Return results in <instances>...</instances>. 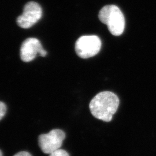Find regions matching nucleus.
I'll return each mask as SVG.
<instances>
[{
	"label": "nucleus",
	"instance_id": "obj_2",
	"mask_svg": "<svg viewBox=\"0 0 156 156\" xmlns=\"http://www.w3.org/2000/svg\"><path fill=\"white\" fill-rule=\"evenodd\" d=\"M98 17L101 22L107 25L112 35L119 36L123 34L125 28V19L117 6H105L101 9Z\"/></svg>",
	"mask_w": 156,
	"mask_h": 156
},
{
	"label": "nucleus",
	"instance_id": "obj_4",
	"mask_svg": "<svg viewBox=\"0 0 156 156\" xmlns=\"http://www.w3.org/2000/svg\"><path fill=\"white\" fill-rule=\"evenodd\" d=\"M65 138L66 134L63 131L60 129H52L49 133L39 136V147L45 154H50L60 149Z\"/></svg>",
	"mask_w": 156,
	"mask_h": 156
},
{
	"label": "nucleus",
	"instance_id": "obj_9",
	"mask_svg": "<svg viewBox=\"0 0 156 156\" xmlns=\"http://www.w3.org/2000/svg\"><path fill=\"white\" fill-rule=\"evenodd\" d=\"M13 156H31V155L27 151H20Z\"/></svg>",
	"mask_w": 156,
	"mask_h": 156
},
{
	"label": "nucleus",
	"instance_id": "obj_3",
	"mask_svg": "<svg viewBox=\"0 0 156 156\" xmlns=\"http://www.w3.org/2000/svg\"><path fill=\"white\" fill-rule=\"evenodd\" d=\"M101 48V41L96 35H84L80 37L75 44V51L82 58H88L98 53Z\"/></svg>",
	"mask_w": 156,
	"mask_h": 156
},
{
	"label": "nucleus",
	"instance_id": "obj_1",
	"mask_svg": "<svg viewBox=\"0 0 156 156\" xmlns=\"http://www.w3.org/2000/svg\"><path fill=\"white\" fill-rule=\"evenodd\" d=\"M120 101L111 91H103L96 95L90 103V109L94 117L105 122H111L117 111Z\"/></svg>",
	"mask_w": 156,
	"mask_h": 156
},
{
	"label": "nucleus",
	"instance_id": "obj_10",
	"mask_svg": "<svg viewBox=\"0 0 156 156\" xmlns=\"http://www.w3.org/2000/svg\"><path fill=\"white\" fill-rule=\"evenodd\" d=\"M0 156H2V153L1 151H0Z\"/></svg>",
	"mask_w": 156,
	"mask_h": 156
},
{
	"label": "nucleus",
	"instance_id": "obj_6",
	"mask_svg": "<svg viewBox=\"0 0 156 156\" xmlns=\"http://www.w3.org/2000/svg\"><path fill=\"white\" fill-rule=\"evenodd\" d=\"M38 54L42 57L47 55V51L44 49L38 39L29 38L23 42L20 48V57L23 62H31Z\"/></svg>",
	"mask_w": 156,
	"mask_h": 156
},
{
	"label": "nucleus",
	"instance_id": "obj_7",
	"mask_svg": "<svg viewBox=\"0 0 156 156\" xmlns=\"http://www.w3.org/2000/svg\"><path fill=\"white\" fill-rule=\"evenodd\" d=\"M49 156H69V155L66 151L60 149L57 151L50 153Z\"/></svg>",
	"mask_w": 156,
	"mask_h": 156
},
{
	"label": "nucleus",
	"instance_id": "obj_5",
	"mask_svg": "<svg viewBox=\"0 0 156 156\" xmlns=\"http://www.w3.org/2000/svg\"><path fill=\"white\" fill-rule=\"evenodd\" d=\"M42 16V9L38 3L31 1L24 6L22 14L17 17V23L23 28L32 27Z\"/></svg>",
	"mask_w": 156,
	"mask_h": 156
},
{
	"label": "nucleus",
	"instance_id": "obj_8",
	"mask_svg": "<svg viewBox=\"0 0 156 156\" xmlns=\"http://www.w3.org/2000/svg\"><path fill=\"white\" fill-rule=\"evenodd\" d=\"M6 112V105L2 102L0 101V120H1L5 115Z\"/></svg>",
	"mask_w": 156,
	"mask_h": 156
}]
</instances>
